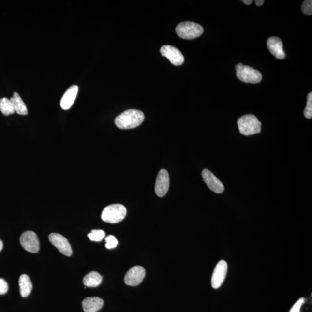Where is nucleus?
Segmentation results:
<instances>
[{
  "mask_svg": "<svg viewBox=\"0 0 312 312\" xmlns=\"http://www.w3.org/2000/svg\"><path fill=\"white\" fill-rule=\"evenodd\" d=\"M163 56L167 58L171 63L176 66L183 64L185 59L182 53L176 47L170 45H165L160 49Z\"/></svg>",
  "mask_w": 312,
  "mask_h": 312,
  "instance_id": "9b49d317",
  "label": "nucleus"
},
{
  "mask_svg": "<svg viewBox=\"0 0 312 312\" xmlns=\"http://www.w3.org/2000/svg\"><path fill=\"white\" fill-rule=\"evenodd\" d=\"M304 116L307 119L312 118V93H309L307 97V106L304 110Z\"/></svg>",
  "mask_w": 312,
  "mask_h": 312,
  "instance_id": "412c9836",
  "label": "nucleus"
},
{
  "mask_svg": "<svg viewBox=\"0 0 312 312\" xmlns=\"http://www.w3.org/2000/svg\"><path fill=\"white\" fill-rule=\"evenodd\" d=\"M145 270L141 266H135L131 268L125 276L124 282L131 286H138L145 276Z\"/></svg>",
  "mask_w": 312,
  "mask_h": 312,
  "instance_id": "1a4fd4ad",
  "label": "nucleus"
},
{
  "mask_svg": "<svg viewBox=\"0 0 312 312\" xmlns=\"http://www.w3.org/2000/svg\"><path fill=\"white\" fill-rule=\"evenodd\" d=\"M126 214V208L123 205L112 204L104 208L102 214V219L104 222L109 223H118L123 221Z\"/></svg>",
  "mask_w": 312,
  "mask_h": 312,
  "instance_id": "7ed1b4c3",
  "label": "nucleus"
},
{
  "mask_svg": "<svg viewBox=\"0 0 312 312\" xmlns=\"http://www.w3.org/2000/svg\"><path fill=\"white\" fill-rule=\"evenodd\" d=\"M20 242L27 251L32 253H36L39 251V239L33 231H28L23 233L20 238Z\"/></svg>",
  "mask_w": 312,
  "mask_h": 312,
  "instance_id": "423d86ee",
  "label": "nucleus"
},
{
  "mask_svg": "<svg viewBox=\"0 0 312 312\" xmlns=\"http://www.w3.org/2000/svg\"><path fill=\"white\" fill-rule=\"evenodd\" d=\"M3 248V242L1 239H0V252L2 251Z\"/></svg>",
  "mask_w": 312,
  "mask_h": 312,
  "instance_id": "cd10ccee",
  "label": "nucleus"
},
{
  "mask_svg": "<svg viewBox=\"0 0 312 312\" xmlns=\"http://www.w3.org/2000/svg\"><path fill=\"white\" fill-rule=\"evenodd\" d=\"M20 293L22 297H28L31 293L32 284L30 279L26 274L20 276L19 281Z\"/></svg>",
  "mask_w": 312,
  "mask_h": 312,
  "instance_id": "a211bd4d",
  "label": "nucleus"
},
{
  "mask_svg": "<svg viewBox=\"0 0 312 312\" xmlns=\"http://www.w3.org/2000/svg\"><path fill=\"white\" fill-rule=\"evenodd\" d=\"M0 111L5 116L14 114L15 112L10 99L5 97L0 99Z\"/></svg>",
  "mask_w": 312,
  "mask_h": 312,
  "instance_id": "6ab92c4d",
  "label": "nucleus"
},
{
  "mask_svg": "<svg viewBox=\"0 0 312 312\" xmlns=\"http://www.w3.org/2000/svg\"><path fill=\"white\" fill-rule=\"evenodd\" d=\"M178 36L185 40L195 39L203 34L204 29L201 25L192 22L180 23L176 28Z\"/></svg>",
  "mask_w": 312,
  "mask_h": 312,
  "instance_id": "20e7f679",
  "label": "nucleus"
},
{
  "mask_svg": "<svg viewBox=\"0 0 312 312\" xmlns=\"http://www.w3.org/2000/svg\"><path fill=\"white\" fill-rule=\"evenodd\" d=\"M105 247L107 249H111L117 247L118 242L117 238L114 236H109L105 238Z\"/></svg>",
  "mask_w": 312,
  "mask_h": 312,
  "instance_id": "5701e85b",
  "label": "nucleus"
},
{
  "mask_svg": "<svg viewBox=\"0 0 312 312\" xmlns=\"http://www.w3.org/2000/svg\"><path fill=\"white\" fill-rule=\"evenodd\" d=\"M105 236V233L102 230H92L90 234H88V237L92 241L100 242Z\"/></svg>",
  "mask_w": 312,
  "mask_h": 312,
  "instance_id": "aec40b11",
  "label": "nucleus"
},
{
  "mask_svg": "<svg viewBox=\"0 0 312 312\" xmlns=\"http://www.w3.org/2000/svg\"><path fill=\"white\" fill-rule=\"evenodd\" d=\"M242 2L245 3L246 5H250L252 4L253 1L252 0H242Z\"/></svg>",
  "mask_w": 312,
  "mask_h": 312,
  "instance_id": "bb28decb",
  "label": "nucleus"
},
{
  "mask_svg": "<svg viewBox=\"0 0 312 312\" xmlns=\"http://www.w3.org/2000/svg\"><path fill=\"white\" fill-rule=\"evenodd\" d=\"M267 44L270 52L276 59L282 60L286 57L283 50V43L280 38L276 37H270Z\"/></svg>",
  "mask_w": 312,
  "mask_h": 312,
  "instance_id": "ddd939ff",
  "label": "nucleus"
},
{
  "mask_svg": "<svg viewBox=\"0 0 312 312\" xmlns=\"http://www.w3.org/2000/svg\"><path fill=\"white\" fill-rule=\"evenodd\" d=\"M239 130L242 135L250 136L261 132V123L253 115H245L237 121Z\"/></svg>",
  "mask_w": 312,
  "mask_h": 312,
  "instance_id": "f03ea898",
  "label": "nucleus"
},
{
  "mask_svg": "<svg viewBox=\"0 0 312 312\" xmlns=\"http://www.w3.org/2000/svg\"><path fill=\"white\" fill-rule=\"evenodd\" d=\"M50 242L55 246L62 254L66 256H71L73 254V250L70 243L64 236L58 233H52L49 235Z\"/></svg>",
  "mask_w": 312,
  "mask_h": 312,
  "instance_id": "6e6552de",
  "label": "nucleus"
},
{
  "mask_svg": "<svg viewBox=\"0 0 312 312\" xmlns=\"http://www.w3.org/2000/svg\"><path fill=\"white\" fill-rule=\"evenodd\" d=\"M144 119L143 112L139 110L129 109L118 116L115 123L120 129H132L141 124Z\"/></svg>",
  "mask_w": 312,
  "mask_h": 312,
  "instance_id": "f257e3e1",
  "label": "nucleus"
},
{
  "mask_svg": "<svg viewBox=\"0 0 312 312\" xmlns=\"http://www.w3.org/2000/svg\"><path fill=\"white\" fill-rule=\"evenodd\" d=\"M103 277L97 272H90L86 275L83 279V284L89 287H96L102 283Z\"/></svg>",
  "mask_w": 312,
  "mask_h": 312,
  "instance_id": "f3484780",
  "label": "nucleus"
},
{
  "mask_svg": "<svg viewBox=\"0 0 312 312\" xmlns=\"http://www.w3.org/2000/svg\"><path fill=\"white\" fill-rule=\"evenodd\" d=\"M237 78L246 83H258L262 79V75L258 70L241 63L236 65Z\"/></svg>",
  "mask_w": 312,
  "mask_h": 312,
  "instance_id": "39448f33",
  "label": "nucleus"
},
{
  "mask_svg": "<svg viewBox=\"0 0 312 312\" xmlns=\"http://www.w3.org/2000/svg\"><path fill=\"white\" fill-rule=\"evenodd\" d=\"M169 187V177L166 169H162L157 175L155 184V192L159 197H164L166 194Z\"/></svg>",
  "mask_w": 312,
  "mask_h": 312,
  "instance_id": "f8f14e48",
  "label": "nucleus"
},
{
  "mask_svg": "<svg viewBox=\"0 0 312 312\" xmlns=\"http://www.w3.org/2000/svg\"><path fill=\"white\" fill-rule=\"evenodd\" d=\"M11 102L13 104L15 111L21 115H26L28 114V110L25 103L20 97V95L15 92L13 97L11 98Z\"/></svg>",
  "mask_w": 312,
  "mask_h": 312,
  "instance_id": "dca6fc26",
  "label": "nucleus"
},
{
  "mask_svg": "<svg viewBox=\"0 0 312 312\" xmlns=\"http://www.w3.org/2000/svg\"><path fill=\"white\" fill-rule=\"evenodd\" d=\"M228 270V264L224 260L220 261L217 264L213 270L211 284L213 289H219L221 287L226 277Z\"/></svg>",
  "mask_w": 312,
  "mask_h": 312,
  "instance_id": "0eeeda50",
  "label": "nucleus"
},
{
  "mask_svg": "<svg viewBox=\"0 0 312 312\" xmlns=\"http://www.w3.org/2000/svg\"><path fill=\"white\" fill-rule=\"evenodd\" d=\"M103 300L98 297H88L82 302L85 312H97L103 308Z\"/></svg>",
  "mask_w": 312,
  "mask_h": 312,
  "instance_id": "2eb2a0df",
  "label": "nucleus"
},
{
  "mask_svg": "<svg viewBox=\"0 0 312 312\" xmlns=\"http://www.w3.org/2000/svg\"><path fill=\"white\" fill-rule=\"evenodd\" d=\"M264 0H255V4L257 6H261L264 4Z\"/></svg>",
  "mask_w": 312,
  "mask_h": 312,
  "instance_id": "a878e982",
  "label": "nucleus"
},
{
  "mask_svg": "<svg viewBox=\"0 0 312 312\" xmlns=\"http://www.w3.org/2000/svg\"><path fill=\"white\" fill-rule=\"evenodd\" d=\"M304 302V298H300L298 301L294 305L293 308L291 309L290 312H300V310H301L302 305Z\"/></svg>",
  "mask_w": 312,
  "mask_h": 312,
  "instance_id": "b1692460",
  "label": "nucleus"
},
{
  "mask_svg": "<svg viewBox=\"0 0 312 312\" xmlns=\"http://www.w3.org/2000/svg\"><path fill=\"white\" fill-rule=\"evenodd\" d=\"M8 286L7 282L4 279L0 278V295H3L7 292Z\"/></svg>",
  "mask_w": 312,
  "mask_h": 312,
  "instance_id": "393cba45",
  "label": "nucleus"
},
{
  "mask_svg": "<svg viewBox=\"0 0 312 312\" xmlns=\"http://www.w3.org/2000/svg\"><path fill=\"white\" fill-rule=\"evenodd\" d=\"M302 13L307 15H312V1L311 0H306L302 4Z\"/></svg>",
  "mask_w": 312,
  "mask_h": 312,
  "instance_id": "4be33fe9",
  "label": "nucleus"
},
{
  "mask_svg": "<svg viewBox=\"0 0 312 312\" xmlns=\"http://www.w3.org/2000/svg\"><path fill=\"white\" fill-rule=\"evenodd\" d=\"M79 90L78 86L73 85L67 89L64 94L60 102V106L62 109H69L73 106L76 99Z\"/></svg>",
  "mask_w": 312,
  "mask_h": 312,
  "instance_id": "4468645a",
  "label": "nucleus"
},
{
  "mask_svg": "<svg viewBox=\"0 0 312 312\" xmlns=\"http://www.w3.org/2000/svg\"><path fill=\"white\" fill-rule=\"evenodd\" d=\"M202 177L203 180L207 184L208 188L217 194H221L224 190V185L218 178L214 175L209 169H205L202 172Z\"/></svg>",
  "mask_w": 312,
  "mask_h": 312,
  "instance_id": "9d476101",
  "label": "nucleus"
}]
</instances>
